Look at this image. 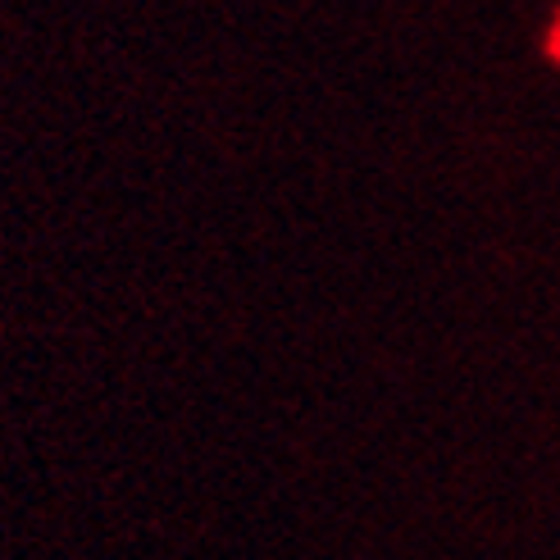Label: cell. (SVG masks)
I'll return each instance as SVG.
<instances>
[{
    "instance_id": "cell-1",
    "label": "cell",
    "mask_w": 560,
    "mask_h": 560,
    "mask_svg": "<svg viewBox=\"0 0 560 560\" xmlns=\"http://www.w3.org/2000/svg\"><path fill=\"white\" fill-rule=\"evenodd\" d=\"M551 50H560V33H556V37H551Z\"/></svg>"
}]
</instances>
